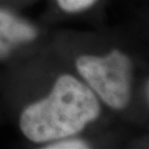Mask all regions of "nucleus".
<instances>
[{
	"instance_id": "f257e3e1",
	"label": "nucleus",
	"mask_w": 149,
	"mask_h": 149,
	"mask_svg": "<svg viewBox=\"0 0 149 149\" xmlns=\"http://www.w3.org/2000/svg\"><path fill=\"white\" fill-rule=\"evenodd\" d=\"M101 111L100 100L79 77L62 74L46 97L22 109L19 127L29 141L46 144L79 135Z\"/></svg>"
},
{
	"instance_id": "7ed1b4c3",
	"label": "nucleus",
	"mask_w": 149,
	"mask_h": 149,
	"mask_svg": "<svg viewBox=\"0 0 149 149\" xmlns=\"http://www.w3.org/2000/svg\"><path fill=\"white\" fill-rule=\"evenodd\" d=\"M98 0H56L59 8L65 13L76 14L91 8Z\"/></svg>"
},
{
	"instance_id": "f03ea898",
	"label": "nucleus",
	"mask_w": 149,
	"mask_h": 149,
	"mask_svg": "<svg viewBox=\"0 0 149 149\" xmlns=\"http://www.w3.org/2000/svg\"><path fill=\"white\" fill-rule=\"evenodd\" d=\"M80 79L101 103L121 111L129 106L133 93V63L122 50L106 54H81L74 61Z\"/></svg>"
},
{
	"instance_id": "20e7f679",
	"label": "nucleus",
	"mask_w": 149,
	"mask_h": 149,
	"mask_svg": "<svg viewBox=\"0 0 149 149\" xmlns=\"http://www.w3.org/2000/svg\"><path fill=\"white\" fill-rule=\"evenodd\" d=\"M44 148L49 149H86L90 148V144L87 141L77 138H66L46 143Z\"/></svg>"
}]
</instances>
